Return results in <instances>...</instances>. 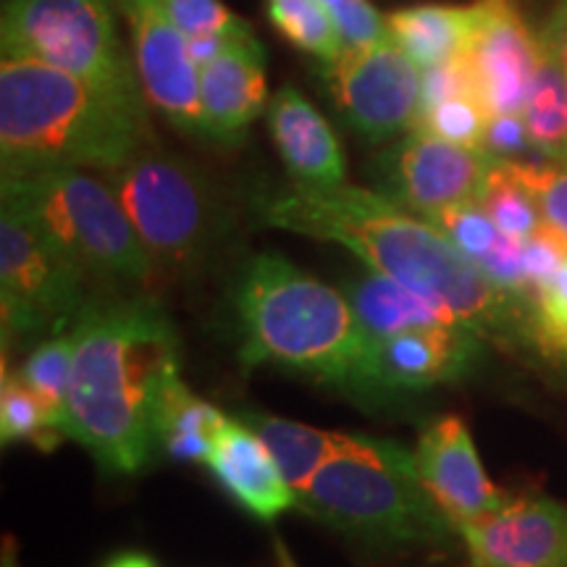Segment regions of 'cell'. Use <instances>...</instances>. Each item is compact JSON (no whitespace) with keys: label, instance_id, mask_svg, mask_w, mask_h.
Listing matches in <instances>:
<instances>
[{"label":"cell","instance_id":"6da1fadb","mask_svg":"<svg viewBox=\"0 0 567 567\" xmlns=\"http://www.w3.org/2000/svg\"><path fill=\"white\" fill-rule=\"evenodd\" d=\"M255 216L274 229L342 245L371 271L444 305L478 337L551 358L534 297L494 284L442 229L392 197L350 184L308 187L292 182L258 195Z\"/></svg>","mask_w":567,"mask_h":567},{"label":"cell","instance_id":"7a4b0ae2","mask_svg":"<svg viewBox=\"0 0 567 567\" xmlns=\"http://www.w3.org/2000/svg\"><path fill=\"white\" fill-rule=\"evenodd\" d=\"M74 337L66 436L103 471L134 476L158 450V415L179 375V337L151 295L84 305Z\"/></svg>","mask_w":567,"mask_h":567},{"label":"cell","instance_id":"3957f363","mask_svg":"<svg viewBox=\"0 0 567 567\" xmlns=\"http://www.w3.org/2000/svg\"><path fill=\"white\" fill-rule=\"evenodd\" d=\"M147 145H155L147 109L40 61L0 59L3 179L51 168L109 174Z\"/></svg>","mask_w":567,"mask_h":567},{"label":"cell","instance_id":"277c9868","mask_svg":"<svg viewBox=\"0 0 567 567\" xmlns=\"http://www.w3.org/2000/svg\"><path fill=\"white\" fill-rule=\"evenodd\" d=\"M243 329V363H274L352 392H381L373 339L344 292L329 287L279 252H258L234 281Z\"/></svg>","mask_w":567,"mask_h":567},{"label":"cell","instance_id":"5b68a950","mask_svg":"<svg viewBox=\"0 0 567 567\" xmlns=\"http://www.w3.org/2000/svg\"><path fill=\"white\" fill-rule=\"evenodd\" d=\"M297 507L373 549L439 544L457 530L423 486L415 452L373 436H339Z\"/></svg>","mask_w":567,"mask_h":567},{"label":"cell","instance_id":"8992f818","mask_svg":"<svg viewBox=\"0 0 567 567\" xmlns=\"http://www.w3.org/2000/svg\"><path fill=\"white\" fill-rule=\"evenodd\" d=\"M0 200L17 203L80 264L126 284H147L155 266L140 243L109 179L87 168H51L30 176H9Z\"/></svg>","mask_w":567,"mask_h":567},{"label":"cell","instance_id":"52a82bcc","mask_svg":"<svg viewBox=\"0 0 567 567\" xmlns=\"http://www.w3.org/2000/svg\"><path fill=\"white\" fill-rule=\"evenodd\" d=\"M113 3L116 0H6L0 51L61 69L118 101L147 109L137 66L118 38Z\"/></svg>","mask_w":567,"mask_h":567},{"label":"cell","instance_id":"ba28073f","mask_svg":"<svg viewBox=\"0 0 567 567\" xmlns=\"http://www.w3.org/2000/svg\"><path fill=\"white\" fill-rule=\"evenodd\" d=\"M122 200L155 271L200 264L221 231V208L193 163L147 145L124 166L103 174Z\"/></svg>","mask_w":567,"mask_h":567},{"label":"cell","instance_id":"9c48e42d","mask_svg":"<svg viewBox=\"0 0 567 567\" xmlns=\"http://www.w3.org/2000/svg\"><path fill=\"white\" fill-rule=\"evenodd\" d=\"M87 271L24 208L0 213V313L6 342L66 334L87 305Z\"/></svg>","mask_w":567,"mask_h":567},{"label":"cell","instance_id":"30bf717a","mask_svg":"<svg viewBox=\"0 0 567 567\" xmlns=\"http://www.w3.org/2000/svg\"><path fill=\"white\" fill-rule=\"evenodd\" d=\"M339 116L368 142L410 132L421 116L423 69L392 38L321 63Z\"/></svg>","mask_w":567,"mask_h":567},{"label":"cell","instance_id":"8fae6325","mask_svg":"<svg viewBox=\"0 0 567 567\" xmlns=\"http://www.w3.org/2000/svg\"><path fill=\"white\" fill-rule=\"evenodd\" d=\"M492 155L476 147L446 142L423 130H410L379 163L384 195L415 216L463 203H478L481 187L492 166Z\"/></svg>","mask_w":567,"mask_h":567},{"label":"cell","instance_id":"7c38bea8","mask_svg":"<svg viewBox=\"0 0 567 567\" xmlns=\"http://www.w3.org/2000/svg\"><path fill=\"white\" fill-rule=\"evenodd\" d=\"M116 6L130 21L134 66L147 105L179 132L210 142L200 97V69L189 53V40L151 6Z\"/></svg>","mask_w":567,"mask_h":567},{"label":"cell","instance_id":"4fadbf2b","mask_svg":"<svg viewBox=\"0 0 567 567\" xmlns=\"http://www.w3.org/2000/svg\"><path fill=\"white\" fill-rule=\"evenodd\" d=\"M478 19L465 59L488 113H523L544 61L515 0H478Z\"/></svg>","mask_w":567,"mask_h":567},{"label":"cell","instance_id":"5bb4252c","mask_svg":"<svg viewBox=\"0 0 567 567\" xmlns=\"http://www.w3.org/2000/svg\"><path fill=\"white\" fill-rule=\"evenodd\" d=\"M415 465L431 499L452 526L494 515L509 496L488 481L463 417L444 415L423 429L415 446Z\"/></svg>","mask_w":567,"mask_h":567},{"label":"cell","instance_id":"9a60e30c","mask_svg":"<svg viewBox=\"0 0 567 567\" xmlns=\"http://www.w3.org/2000/svg\"><path fill=\"white\" fill-rule=\"evenodd\" d=\"M457 534L478 567H567V505L549 496L509 499Z\"/></svg>","mask_w":567,"mask_h":567},{"label":"cell","instance_id":"2e32d148","mask_svg":"<svg viewBox=\"0 0 567 567\" xmlns=\"http://www.w3.org/2000/svg\"><path fill=\"white\" fill-rule=\"evenodd\" d=\"M481 337L467 326L413 329L373 339V371L381 392L429 389L463 379L476 363Z\"/></svg>","mask_w":567,"mask_h":567},{"label":"cell","instance_id":"e0dca14e","mask_svg":"<svg viewBox=\"0 0 567 567\" xmlns=\"http://www.w3.org/2000/svg\"><path fill=\"white\" fill-rule=\"evenodd\" d=\"M200 97L210 142L234 147L268 109L266 48L255 34L200 69Z\"/></svg>","mask_w":567,"mask_h":567},{"label":"cell","instance_id":"ac0fdd59","mask_svg":"<svg viewBox=\"0 0 567 567\" xmlns=\"http://www.w3.org/2000/svg\"><path fill=\"white\" fill-rule=\"evenodd\" d=\"M205 465L218 486L258 520L271 523L281 513L297 507L295 488L284 478L271 450L239 417H229L213 442Z\"/></svg>","mask_w":567,"mask_h":567},{"label":"cell","instance_id":"d6986e66","mask_svg":"<svg viewBox=\"0 0 567 567\" xmlns=\"http://www.w3.org/2000/svg\"><path fill=\"white\" fill-rule=\"evenodd\" d=\"M266 122L292 182L308 187L344 184V155L334 130L300 90L287 84L268 101Z\"/></svg>","mask_w":567,"mask_h":567},{"label":"cell","instance_id":"ffe728a7","mask_svg":"<svg viewBox=\"0 0 567 567\" xmlns=\"http://www.w3.org/2000/svg\"><path fill=\"white\" fill-rule=\"evenodd\" d=\"M342 292L371 339H384L413 329H455V326H465L444 305L417 295L415 289L389 279L384 274L371 271V268L365 274L347 279L342 284Z\"/></svg>","mask_w":567,"mask_h":567},{"label":"cell","instance_id":"44dd1931","mask_svg":"<svg viewBox=\"0 0 567 567\" xmlns=\"http://www.w3.org/2000/svg\"><path fill=\"white\" fill-rule=\"evenodd\" d=\"M478 9L473 6H410L386 17L389 38L421 69L439 66L465 55L476 30Z\"/></svg>","mask_w":567,"mask_h":567},{"label":"cell","instance_id":"7402d4cb","mask_svg":"<svg viewBox=\"0 0 567 567\" xmlns=\"http://www.w3.org/2000/svg\"><path fill=\"white\" fill-rule=\"evenodd\" d=\"M239 421L250 425L255 434L264 439L297 496L310 486L326 460L334 455L339 436H342L266 413H243Z\"/></svg>","mask_w":567,"mask_h":567},{"label":"cell","instance_id":"603a6c76","mask_svg":"<svg viewBox=\"0 0 567 567\" xmlns=\"http://www.w3.org/2000/svg\"><path fill=\"white\" fill-rule=\"evenodd\" d=\"M226 423L229 417L221 410L195 396L182 379H176L161 405L158 450L182 463H205Z\"/></svg>","mask_w":567,"mask_h":567},{"label":"cell","instance_id":"cb8c5ba5","mask_svg":"<svg viewBox=\"0 0 567 567\" xmlns=\"http://www.w3.org/2000/svg\"><path fill=\"white\" fill-rule=\"evenodd\" d=\"M530 142L549 161H567V74L544 55L526 111Z\"/></svg>","mask_w":567,"mask_h":567},{"label":"cell","instance_id":"d4e9b609","mask_svg":"<svg viewBox=\"0 0 567 567\" xmlns=\"http://www.w3.org/2000/svg\"><path fill=\"white\" fill-rule=\"evenodd\" d=\"M66 431L55 415L40 400L38 392L21 379V373L3 365V386H0V439L3 444L32 442L40 450L51 452L61 444Z\"/></svg>","mask_w":567,"mask_h":567},{"label":"cell","instance_id":"484cf974","mask_svg":"<svg viewBox=\"0 0 567 567\" xmlns=\"http://www.w3.org/2000/svg\"><path fill=\"white\" fill-rule=\"evenodd\" d=\"M268 19L281 38L297 51L321 63L337 61L344 53L342 38L321 0H266Z\"/></svg>","mask_w":567,"mask_h":567},{"label":"cell","instance_id":"4316f807","mask_svg":"<svg viewBox=\"0 0 567 567\" xmlns=\"http://www.w3.org/2000/svg\"><path fill=\"white\" fill-rule=\"evenodd\" d=\"M478 203L488 213V218L499 226V231L509 234V237L528 239L544 224L534 195L528 193L526 184L517 179L509 161H492Z\"/></svg>","mask_w":567,"mask_h":567},{"label":"cell","instance_id":"83f0119b","mask_svg":"<svg viewBox=\"0 0 567 567\" xmlns=\"http://www.w3.org/2000/svg\"><path fill=\"white\" fill-rule=\"evenodd\" d=\"M71 368H74V337H71V331L42 339L21 368V379L38 392L63 431H66Z\"/></svg>","mask_w":567,"mask_h":567},{"label":"cell","instance_id":"f1b7e54d","mask_svg":"<svg viewBox=\"0 0 567 567\" xmlns=\"http://www.w3.org/2000/svg\"><path fill=\"white\" fill-rule=\"evenodd\" d=\"M488 109L481 97H450V101L425 105L413 130H423L436 134L446 142H455L463 147H476L484 151Z\"/></svg>","mask_w":567,"mask_h":567},{"label":"cell","instance_id":"f546056e","mask_svg":"<svg viewBox=\"0 0 567 567\" xmlns=\"http://www.w3.org/2000/svg\"><path fill=\"white\" fill-rule=\"evenodd\" d=\"M116 3L151 6L166 17L184 38H203L218 32H247L252 30L245 19H239L221 0H116Z\"/></svg>","mask_w":567,"mask_h":567},{"label":"cell","instance_id":"4dcf8cb0","mask_svg":"<svg viewBox=\"0 0 567 567\" xmlns=\"http://www.w3.org/2000/svg\"><path fill=\"white\" fill-rule=\"evenodd\" d=\"M509 166L534 195L544 221L567 239V161H509Z\"/></svg>","mask_w":567,"mask_h":567},{"label":"cell","instance_id":"1f68e13d","mask_svg":"<svg viewBox=\"0 0 567 567\" xmlns=\"http://www.w3.org/2000/svg\"><path fill=\"white\" fill-rule=\"evenodd\" d=\"M429 221L436 229H442L452 239V245L460 247L476 264L486 258L496 243V237H499V226L488 218V213L481 208V203L455 205V208L436 213Z\"/></svg>","mask_w":567,"mask_h":567},{"label":"cell","instance_id":"d6a6232c","mask_svg":"<svg viewBox=\"0 0 567 567\" xmlns=\"http://www.w3.org/2000/svg\"><path fill=\"white\" fill-rule=\"evenodd\" d=\"M334 19L344 51H360L389 38L386 17L375 11L371 0H321Z\"/></svg>","mask_w":567,"mask_h":567},{"label":"cell","instance_id":"836d02e7","mask_svg":"<svg viewBox=\"0 0 567 567\" xmlns=\"http://www.w3.org/2000/svg\"><path fill=\"white\" fill-rule=\"evenodd\" d=\"M534 302L547 331L551 358L567 363V260L547 284L536 289Z\"/></svg>","mask_w":567,"mask_h":567},{"label":"cell","instance_id":"e575fe53","mask_svg":"<svg viewBox=\"0 0 567 567\" xmlns=\"http://www.w3.org/2000/svg\"><path fill=\"white\" fill-rule=\"evenodd\" d=\"M481 97L476 76H473L471 63H467L465 55L460 59H452L446 63H439V66L423 69V103L434 105L442 101H450V97Z\"/></svg>","mask_w":567,"mask_h":567},{"label":"cell","instance_id":"d590c367","mask_svg":"<svg viewBox=\"0 0 567 567\" xmlns=\"http://www.w3.org/2000/svg\"><path fill=\"white\" fill-rule=\"evenodd\" d=\"M565 260H567V239L555 229V226L544 221L526 239V274H528L530 292H536L542 284H547Z\"/></svg>","mask_w":567,"mask_h":567},{"label":"cell","instance_id":"8d00e7d4","mask_svg":"<svg viewBox=\"0 0 567 567\" xmlns=\"http://www.w3.org/2000/svg\"><path fill=\"white\" fill-rule=\"evenodd\" d=\"M484 151L502 161H517V155L536 151L523 113H492L486 124Z\"/></svg>","mask_w":567,"mask_h":567},{"label":"cell","instance_id":"74e56055","mask_svg":"<svg viewBox=\"0 0 567 567\" xmlns=\"http://www.w3.org/2000/svg\"><path fill=\"white\" fill-rule=\"evenodd\" d=\"M538 42H542L544 55L567 74V0H559L555 11L549 13L547 24L538 32Z\"/></svg>","mask_w":567,"mask_h":567},{"label":"cell","instance_id":"f35d334b","mask_svg":"<svg viewBox=\"0 0 567 567\" xmlns=\"http://www.w3.org/2000/svg\"><path fill=\"white\" fill-rule=\"evenodd\" d=\"M103 567H158L153 557L142 555V551H122V555H113Z\"/></svg>","mask_w":567,"mask_h":567},{"label":"cell","instance_id":"ab89813d","mask_svg":"<svg viewBox=\"0 0 567 567\" xmlns=\"http://www.w3.org/2000/svg\"><path fill=\"white\" fill-rule=\"evenodd\" d=\"M279 567H295V563H292V557L287 555V549L281 547L279 544Z\"/></svg>","mask_w":567,"mask_h":567},{"label":"cell","instance_id":"60d3db41","mask_svg":"<svg viewBox=\"0 0 567 567\" xmlns=\"http://www.w3.org/2000/svg\"><path fill=\"white\" fill-rule=\"evenodd\" d=\"M471 567H478V565H471Z\"/></svg>","mask_w":567,"mask_h":567}]
</instances>
